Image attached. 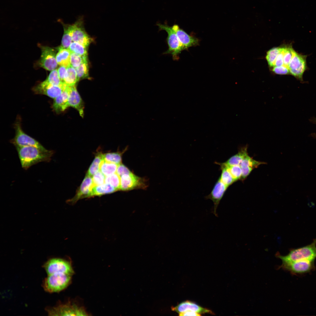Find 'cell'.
<instances>
[{
  "instance_id": "cell-3",
  "label": "cell",
  "mask_w": 316,
  "mask_h": 316,
  "mask_svg": "<svg viewBox=\"0 0 316 316\" xmlns=\"http://www.w3.org/2000/svg\"><path fill=\"white\" fill-rule=\"evenodd\" d=\"M277 257L282 263L302 260H314L316 258V238L310 244L300 248L293 249L285 256L278 254Z\"/></svg>"
},
{
  "instance_id": "cell-23",
  "label": "cell",
  "mask_w": 316,
  "mask_h": 316,
  "mask_svg": "<svg viewBox=\"0 0 316 316\" xmlns=\"http://www.w3.org/2000/svg\"><path fill=\"white\" fill-rule=\"evenodd\" d=\"M103 154L98 152L95 154V158L89 168L86 174L92 176L100 170V165L104 160Z\"/></svg>"
},
{
  "instance_id": "cell-27",
  "label": "cell",
  "mask_w": 316,
  "mask_h": 316,
  "mask_svg": "<svg viewBox=\"0 0 316 316\" xmlns=\"http://www.w3.org/2000/svg\"><path fill=\"white\" fill-rule=\"evenodd\" d=\"M220 166L221 170V175L219 178L221 181L227 187H229L235 182L231 174L224 165L221 163L216 162Z\"/></svg>"
},
{
  "instance_id": "cell-36",
  "label": "cell",
  "mask_w": 316,
  "mask_h": 316,
  "mask_svg": "<svg viewBox=\"0 0 316 316\" xmlns=\"http://www.w3.org/2000/svg\"><path fill=\"white\" fill-rule=\"evenodd\" d=\"M78 80L87 77L89 75V67L87 61L83 63L75 68Z\"/></svg>"
},
{
  "instance_id": "cell-12",
  "label": "cell",
  "mask_w": 316,
  "mask_h": 316,
  "mask_svg": "<svg viewBox=\"0 0 316 316\" xmlns=\"http://www.w3.org/2000/svg\"><path fill=\"white\" fill-rule=\"evenodd\" d=\"M42 54L39 61L40 66L45 69L52 71L57 66L54 49L50 47L41 46Z\"/></svg>"
},
{
  "instance_id": "cell-14",
  "label": "cell",
  "mask_w": 316,
  "mask_h": 316,
  "mask_svg": "<svg viewBox=\"0 0 316 316\" xmlns=\"http://www.w3.org/2000/svg\"><path fill=\"white\" fill-rule=\"evenodd\" d=\"M228 188L218 178L210 193L205 197V199H210L213 202L212 212L216 217H218L217 209Z\"/></svg>"
},
{
  "instance_id": "cell-24",
  "label": "cell",
  "mask_w": 316,
  "mask_h": 316,
  "mask_svg": "<svg viewBox=\"0 0 316 316\" xmlns=\"http://www.w3.org/2000/svg\"><path fill=\"white\" fill-rule=\"evenodd\" d=\"M58 21L62 24L64 29V33L61 41V46L64 48L68 49L72 41L70 24L65 23L60 19H58Z\"/></svg>"
},
{
  "instance_id": "cell-18",
  "label": "cell",
  "mask_w": 316,
  "mask_h": 316,
  "mask_svg": "<svg viewBox=\"0 0 316 316\" xmlns=\"http://www.w3.org/2000/svg\"><path fill=\"white\" fill-rule=\"evenodd\" d=\"M172 310L179 314L187 311H193L200 314L209 313L213 314L211 310L204 308L195 303L190 301L183 302L176 306L172 308Z\"/></svg>"
},
{
  "instance_id": "cell-4",
  "label": "cell",
  "mask_w": 316,
  "mask_h": 316,
  "mask_svg": "<svg viewBox=\"0 0 316 316\" xmlns=\"http://www.w3.org/2000/svg\"><path fill=\"white\" fill-rule=\"evenodd\" d=\"M159 30H165L167 33L166 39L168 49L163 53L164 54H171L174 60H178L179 59V54L183 50L182 45L179 40L176 32L167 23L162 24L159 23L156 24Z\"/></svg>"
},
{
  "instance_id": "cell-2",
  "label": "cell",
  "mask_w": 316,
  "mask_h": 316,
  "mask_svg": "<svg viewBox=\"0 0 316 316\" xmlns=\"http://www.w3.org/2000/svg\"><path fill=\"white\" fill-rule=\"evenodd\" d=\"M73 274L57 273L47 275L42 281V286L45 291L49 293L59 292L68 285Z\"/></svg>"
},
{
  "instance_id": "cell-42",
  "label": "cell",
  "mask_w": 316,
  "mask_h": 316,
  "mask_svg": "<svg viewBox=\"0 0 316 316\" xmlns=\"http://www.w3.org/2000/svg\"><path fill=\"white\" fill-rule=\"evenodd\" d=\"M67 68L63 66H61L58 69V74L60 78L63 83V80Z\"/></svg>"
},
{
  "instance_id": "cell-32",
  "label": "cell",
  "mask_w": 316,
  "mask_h": 316,
  "mask_svg": "<svg viewBox=\"0 0 316 316\" xmlns=\"http://www.w3.org/2000/svg\"><path fill=\"white\" fill-rule=\"evenodd\" d=\"M87 56H82L71 52L70 58L71 65L75 68L79 66L83 63L87 61Z\"/></svg>"
},
{
  "instance_id": "cell-13",
  "label": "cell",
  "mask_w": 316,
  "mask_h": 316,
  "mask_svg": "<svg viewBox=\"0 0 316 316\" xmlns=\"http://www.w3.org/2000/svg\"><path fill=\"white\" fill-rule=\"evenodd\" d=\"M92 177L86 174L80 186L77 190L75 196L68 200L71 204H74L80 199L92 197V190L94 186Z\"/></svg>"
},
{
  "instance_id": "cell-21",
  "label": "cell",
  "mask_w": 316,
  "mask_h": 316,
  "mask_svg": "<svg viewBox=\"0 0 316 316\" xmlns=\"http://www.w3.org/2000/svg\"><path fill=\"white\" fill-rule=\"evenodd\" d=\"M247 149V146L241 147L237 154L224 163L228 166L240 165L243 159L248 155Z\"/></svg>"
},
{
  "instance_id": "cell-34",
  "label": "cell",
  "mask_w": 316,
  "mask_h": 316,
  "mask_svg": "<svg viewBox=\"0 0 316 316\" xmlns=\"http://www.w3.org/2000/svg\"><path fill=\"white\" fill-rule=\"evenodd\" d=\"M45 80L47 83L55 86H61L64 83L60 80L58 70L56 69L52 71Z\"/></svg>"
},
{
  "instance_id": "cell-37",
  "label": "cell",
  "mask_w": 316,
  "mask_h": 316,
  "mask_svg": "<svg viewBox=\"0 0 316 316\" xmlns=\"http://www.w3.org/2000/svg\"><path fill=\"white\" fill-rule=\"evenodd\" d=\"M294 50L290 46L285 47L284 55V66L288 68Z\"/></svg>"
},
{
  "instance_id": "cell-19",
  "label": "cell",
  "mask_w": 316,
  "mask_h": 316,
  "mask_svg": "<svg viewBox=\"0 0 316 316\" xmlns=\"http://www.w3.org/2000/svg\"><path fill=\"white\" fill-rule=\"evenodd\" d=\"M69 86L65 84L62 93L54 99L52 108L56 112L59 113L64 111L68 107V105Z\"/></svg>"
},
{
  "instance_id": "cell-41",
  "label": "cell",
  "mask_w": 316,
  "mask_h": 316,
  "mask_svg": "<svg viewBox=\"0 0 316 316\" xmlns=\"http://www.w3.org/2000/svg\"><path fill=\"white\" fill-rule=\"evenodd\" d=\"M131 172L126 166L121 163L118 165L116 173L120 177L123 174Z\"/></svg>"
},
{
  "instance_id": "cell-40",
  "label": "cell",
  "mask_w": 316,
  "mask_h": 316,
  "mask_svg": "<svg viewBox=\"0 0 316 316\" xmlns=\"http://www.w3.org/2000/svg\"><path fill=\"white\" fill-rule=\"evenodd\" d=\"M285 47H280L279 52L277 57L274 66H284V55Z\"/></svg>"
},
{
  "instance_id": "cell-26",
  "label": "cell",
  "mask_w": 316,
  "mask_h": 316,
  "mask_svg": "<svg viewBox=\"0 0 316 316\" xmlns=\"http://www.w3.org/2000/svg\"><path fill=\"white\" fill-rule=\"evenodd\" d=\"M127 150L126 148L122 152H108L103 154V157L104 161L118 165L121 163L122 155Z\"/></svg>"
},
{
  "instance_id": "cell-33",
  "label": "cell",
  "mask_w": 316,
  "mask_h": 316,
  "mask_svg": "<svg viewBox=\"0 0 316 316\" xmlns=\"http://www.w3.org/2000/svg\"><path fill=\"white\" fill-rule=\"evenodd\" d=\"M263 164L264 163L256 161L248 155L243 159L240 165L241 168L248 167L253 169Z\"/></svg>"
},
{
  "instance_id": "cell-38",
  "label": "cell",
  "mask_w": 316,
  "mask_h": 316,
  "mask_svg": "<svg viewBox=\"0 0 316 316\" xmlns=\"http://www.w3.org/2000/svg\"><path fill=\"white\" fill-rule=\"evenodd\" d=\"M105 178V176L99 170L92 176L94 185L96 186L104 183Z\"/></svg>"
},
{
  "instance_id": "cell-35",
  "label": "cell",
  "mask_w": 316,
  "mask_h": 316,
  "mask_svg": "<svg viewBox=\"0 0 316 316\" xmlns=\"http://www.w3.org/2000/svg\"><path fill=\"white\" fill-rule=\"evenodd\" d=\"M105 183L110 184L117 190H120V177L116 173L106 176Z\"/></svg>"
},
{
  "instance_id": "cell-6",
  "label": "cell",
  "mask_w": 316,
  "mask_h": 316,
  "mask_svg": "<svg viewBox=\"0 0 316 316\" xmlns=\"http://www.w3.org/2000/svg\"><path fill=\"white\" fill-rule=\"evenodd\" d=\"M72 40L87 47L92 41V39L86 32L84 27V18L79 16L74 23L70 24Z\"/></svg>"
},
{
  "instance_id": "cell-29",
  "label": "cell",
  "mask_w": 316,
  "mask_h": 316,
  "mask_svg": "<svg viewBox=\"0 0 316 316\" xmlns=\"http://www.w3.org/2000/svg\"><path fill=\"white\" fill-rule=\"evenodd\" d=\"M68 49L71 51L82 56H87V47L76 42H72Z\"/></svg>"
},
{
  "instance_id": "cell-7",
  "label": "cell",
  "mask_w": 316,
  "mask_h": 316,
  "mask_svg": "<svg viewBox=\"0 0 316 316\" xmlns=\"http://www.w3.org/2000/svg\"><path fill=\"white\" fill-rule=\"evenodd\" d=\"M43 267L47 275L57 273H74L71 262L61 258L50 259L44 263Z\"/></svg>"
},
{
  "instance_id": "cell-31",
  "label": "cell",
  "mask_w": 316,
  "mask_h": 316,
  "mask_svg": "<svg viewBox=\"0 0 316 316\" xmlns=\"http://www.w3.org/2000/svg\"><path fill=\"white\" fill-rule=\"evenodd\" d=\"M280 47H275L269 50L266 57L267 63L270 67L274 66L275 61L279 52Z\"/></svg>"
},
{
  "instance_id": "cell-20",
  "label": "cell",
  "mask_w": 316,
  "mask_h": 316,
  "mask_svg": "<svg viewBox=\"0 0 316 316\" xmlns=\"http://www.w3.org/2000/svg\"><path fill=\"white\" fill-rule=\"evenodd\" d=\"M58 52L56 55V59L58 64L67 68L71 65L70 58L71 51L68 49L61 46L58 47Z\"/></svg>"
},
{
  "instance_id": "cell-43",
  "label": "cell",
  "mask_w": 316,
  "mask_h": 316,
  "mask_svg": "<svg viewBox=\"0 0 316 316\" xmlns=\"http://www.w3.org/2000/svg\"><path fill=\"white\" fill-rule=\"evenodd\" d=\"M179 315L182 316H200L201 315L196 312L191 311H187L179 314Z\"/></svg>"
},
{
  "instance_id": "cell-10",
  "label": "cell",
  "mask_w": 316,
  "mask_h": 316,
  "mask_svg": "<svg viewBox=\"0 0 316 316\" xmlns=\"http://www.w3.org/2000/svg\"><path fill=\"white\" fill-rule=\"evenodd\" d=\"M147 180L131 172L120 176V190L128 191L135 189H145L147 187Z\"/></svg>"
},
{
  "instance_id": "cell-8",
  "label": "cell",
  "mask_w": 316,
  "mask_h": 316,
  "mask_svg": "<svg viewBox=\"0 0 316 316\" xmlns=\"http://www.w3.org/2000/svg\"><path fill=\"white\" fill-rule=\"evenodd\" d=\"M16 133L11 142L16 147L33 146L41 149L45 148L38 141L25 133L23 130L20 121H17L15 125Z\"/></svg>"
},
{
  "instance_id": "cell-30",
  "label": "cell",
  "mask_w": 316,
  "mask_h": 316,
  "mask_svg": "<svg viewBox=\"0 0 316 316\" xmlns=\"http://www.w3.org/2000/svg\"><path fill=\"white\" fill-rule=\"evenodd\" d=\"M221 163L229 171L235 181L241 178L242 171L240 165L228 166L224 163Z\"/></svg>"
},
{
  "instance_id": "cell-22",
  "label": "cell",
  "mask_w": 316,
  "mask_h": 316,
  "mask_svg": "<svg viewBox=\"0 0 316 316\" xmlns=\"http://www.w3.org/2000/svg\"><path fill=\"white\" fill-rule=\"evenodd\" d=\"M118 190L109 184L106 183L94 186L92 190V196H100L104 195L111 193Z\"/></svg>"
},
{
  "instance_id": "cell-28",
  "label": "cell",
  "mask_w": 316,
  "mask_h": 316,
  "mask_svg": "<svg viewBox=\"0 0 316 316\" xmlns=\"http://www.w3.org/2000/svg\"><path fill=\"white\" fill-rule=\"evenodd\" d=\"M118 165L112 163L107 162L104 160L100 166V171L107 176L116 173Z\"/></svg>"
},
{
  "instance_id": "cell-25",
  "label": "cell",
  "mask_w": 316,
  "mask_h": 316,
  "mask_svg": "<svg viewBox=\"0 0 316 316\" xmlns=\"http://www.w3.org/2000/svg\"><path fill=\"white\" fill-rule=\"evenodd\" d=\"M78 81L76 70L70 65L67 68L63 83L68 86H71L75 85Z\"/></svg>"
},
{
  "instance_id": "cell-9",
  "label": "cell",
  "mask_w": 316,
  "mask_h": 316,
  "mask_svg": "<svg viewBox=\"0 0 316 316\" xmlns=\"http://www.w3.org/2000/svg\"><path fill=\"white\" fill-rule=\"evenodd\" d=\"M314 260H302L282 263L280 267L294 274L309 273L315 269Z\"/></svg>"
},
{
  "instance_id": "cell-17",
  "label": "cell",
  "mask_w": 316,
  "mask_h": 316,
  "mask_svg": "<svg viewBox=\"0 0 316 316\" xmlns=\"http://www.w3.org/2000/svg\"><path fill=\"white\" fill-rule=\"evenodd\" d=\"M68 105V107H71L76 109L80 116L83 117L84 103L75 85L69 86Z\"/></svg>"
},
{
  "instance_id": "cell-1",
  "label": "cell",
  "mask_w": 316,
  "mask_h": 316,
  "mask_svg": "<svg viewBox=\"0 0 316 316\" xmlns=\"http://www.w3.org/2000/svg\"><path fill=\"white\" fill-rule=\"evenodd\" d=\"M22 168L27 170L42 162H49L54 153L53 150L33 146L16 147Z\"/></svg>"
},
{
  "instance_id": "cell-39",
  "label": "cell",
  "mask_w": 316,
  "mask_h": 316,
  "mask_svg": "<svg viewBox=\"0 0 316 316\" xmlns=\"http://www.w3.org/2000/svg\"><path fill=\"white\" fill-rule=\"evenodd\" d=\"M272 70L274 73L279 75H287L290 73L288 68L284 66H274Z\"/></svg>"
},
{
  "instance_id": "cell-16",
  "label": "cell",
  "mask_w": 316,
  "mask_h": 316,
  "mask_svg": "<svg viewBox=\"0 0 316 316\" xmlns=\"http://www.w3.org/2000/svg\"><path fill=\"white\" fill-rule=\"evenodd\" d=\"M171 27L177 36L183 50L199 45V40L197 38L188 34L178 25L174 24Z\"/></svg>"
},
{
  "instance_id": "cell-15",
  "label": "cell",
  "mask_w": 316,
  "mask_h": 316,
  "mask_svg": "<svg viewBox=\"0 0 316 316\" xmlns=\"http://www.w3.org/2000/svg\"><path fill=\"white\" fill-rule=\"evenodd\" d=\"M65 85L63 83L61 86H55L44 80L35 87L33 91L36 94L45 95L54 99L62 93Z\"/></svg>"
},
{
  "instance_id": "cell-5",
  "label": "cell",
  "mask_w": 316,
  "mask_h": 316,
  "mask_svg": "<svg viewBox=\"0 0 316 316\" xmlns=\"http://www.w3.org/2000/svg\"><path fill=\"white\" fill-rule=\"evenodd\" d=\"M49 315L84 316L87 313L84 309L75 304L70 303L59 304L53 307H47L46 309Z\"/></svg>"
},
{
  "instance_id": "cell-11",
  "label": "cell",
  "mask_w": 316,
  "mask_h": 316,
  "mask_svg": "<svg viewBox=\"0 0 316 316\" xmlns=\"http://www.w3.org/2000/svg\"><path fill=\"white\" fill-rule=\"evenodd\" d=\"M306 57L294 50L288 66L290 73L300 81L303 80V74L307 69Z\"/></svg>"
}]
</instances>
